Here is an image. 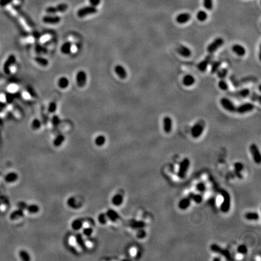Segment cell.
Returning a JSON list of instances; mask_svg holds the SVG:
<instances>
[{
  "instance_id": "obj_3",
  "label": "cell",
  "mask_w": 261,
  "mask_h": 261,
  "mask_svg": "<svg viewBox=\"0 0 261 261\" xmlns=\"http://www.w3.org/2000/svg\"><path fill=\"white\" fill-rule=\"evenodd\" d=\"M190 166V160L188 158H184L179 164V169L178 172V176L183 179L186 175L187 172Z\"/></svg>"
},
{
  "instance_id": "obj_7",
  "label": "cell",
  "mask_w": 261,
  "mask_h": 261,
  "mask_svg": "<svg viewBox=\"0 0 261 261\" xmlns=\"http://www.w3.org/2000/svg\"><path fill=\"white\" fill-rule=\"evenodd\" d=\"M220 103H221V105L223 107V108H224L225 110H227V111L230 112V113H235L236 112V107L234 105V103L232 102L230 99L227 98H222L221 100H220Z\"/></svg>"
},
{
  "instance_id": "obj_19",
  "label": "cell",
  "mask_w": 261,
  "mask_h": 261,
  "mask_svg": "<svg viewBox=\"0 0 261 261\" xmlns=\"http://www.w3.org/2000/svg\"><path fill=\"white\" fill-rule=\"evenodd\" d=\"M191 18V16L188 13H183L178 15L176 21L179 24H184L188 22Z\"/></svg>"
},
{
  "instance_id": "obj_6",
  "label": "cell",
  "mask_w": 261,
  "mask_h": 261,
  "mask_svg": "<svg viewBox=\"0 0 261 261\" xmlns=\"http://www.w3.org/2000/svg\"><path fill=\"white\" fill-rule=\"evenodd\" d=\"M224 44V40L221 38H217L207 46V51L210 54L213 53Z\"/></svg>"
},
{
  "instance_id": "obj_49",
  "label": "cell",
  "mask_w": 261,
  "mask_h": 261,
  "mask_svg": "<svg viewBox=\"0 0 261 261\" xmlns=\"http://www.w3.org/2000/svg\"><path fill=\"white\" fill-rule=\"evenodd\" d=\"M27 92H28V93L29 94V95H30L32 97H37V94L35 92V91H34V89L33 88H32L31 86H28L27 87Z\"/></svg>"
},
{
  "instance_id": "obj_8",
  "label": "cell",
  "mask_w": 261,
  "mask_h": 261,
  "mask_svg": "<svg viewBox=\"0 0 261 261\" xmlns=\"http://www.w3.org/2000/svg\"><path fill=\"white\" fill-rule=\"evenodd\" d=\"M68 8V5L67 4L62 3L59 5H57L56 7H49L46 9V12L52 14V13H56L57 12H64L67 11Z\"/></svg>"
},
{
  "instance_id": "obj_55",
  "label": "cell",
  "mask_w": 261,
  "mask_h": 261,
  "mask_svg": "<svg viewBox=\"0 0 261 261\" xmlns=\"http://www.w3.org/2000/svg\"><path fill=\"white\" fill-rule=\"evenodd\" d=\"M145 236H146V233H145L144 231H139L137 235V236H138V237H139V238H142V237H144Z\"/></svg>"
},
{
  "instance_id": "obj_1",
  "label": "cell",
  "mask_w": 261,
  "mask_h": 261,
  "mask_svg": "<svg viewBox=\"0 0 261 261\" xmlns=\"http://www.w3.org/2000/svg\"><path fill=\"white\" fill-rule=\"evenodd\" d=\"M204 127L205 123L204 120L198 121V122L194 125L192 129H191V134H192V136L195 138L200 137L202 134V132H204Z\"/></svg>"
},
{
  "instance_id": "obj_10",
  "label": "cell",
  "mask_w": 261,
  "mask_h": 261,
  "mask_svg": "<svg viewBox=\"0 0 261 261\" xmlns=\"http://www.w3.org/2000/svg\"><path fill=\"white\" fill-rule=\"evenodd\" d=\"M254 105L251 103H245L239 107H237L236 109V113L239 114H245L247 113L251 112L254 109Z\"/></svg>"
},
{
  "instance_id": "obj_23",
  "label": "cell",
  "mask_w": 261,
  "mask_h": 261,
  "mask_svg": "<svg viewBox=\"0 0 261 261\" xmlns=\"http://www.w3.org/2000/svg\"><path fill=\"white\" fill-rule=\"evenodd\" d=\"M23 216H24V212H23V210L19 208V209L15 210L11 212V214H10L9 218L11 220L14 221V220L22 218Z\"/></svg>"
},
{
  "instance_id": "obj_38",
  "label": "cell",
  "mask_w": 261,
  "mask_h": 261,
  "mask_svg": "<svg viewBox=\"0 0 261 261\" xmlns=\"http://www.w3.org/2000/svg\"><path fill=\"white\" fill-rule=\"evenodd\" d=\"M236 94L238 95L240 97L245 98L250 94V90L248 89H243L236 92Z\"/></svg>"
},
{
  "instance_id": "obj_22",
  "label": "cell",
  "mask_w": 261,
  "mask_h": 261,
  "mask_svg": "<svg viewBox=\"0 0 261 261\" xmlns=\"http://www.w3.org/2000/svg\"><path fill=\"white\" fill-rule=\"evenodd\" d=\"M111 202L113 203V204L115 206H120L123 202V196L122 195H121L120 194H115L111 200Z\"/></svg>"
},
{
  "instance_id": "obj_37",
  "label": "cell",
  "mask_w": 261,
  "mask_h": 261,
  "mask_svg": "<svg viewBox=\"0 0 261 261\" xmlns=\"http://www.w3.org/2000/svg\"><path fill=\"white\" fill-rule=\"evenodd\" d=\"M41 127V121L38 119H34L32 122V127L34 130H38Z\"/></svg>"
},
{
  "instance_id": "obj_44",
  "label": "cell",
  "mask_w": 261,
  "mask_h": 261,
  "mask_svg": "<svg viewBox=\"0 0 261 261\" xmlns=\"http://www.w3.org/2000/svg\"><path fill=\"white\" fill-rule=\"evenodd\" d=\"M93 233V230L90 227H85L83 229V234L87 237L91 236Z\"/></svg>"
},
{
  "instance_id": "obj_50",
  "label": "cell",
  "mask_w": 261,
  "mask_h": 261,
  "mask_svg": "<svg viewBox=\"0 0 261 261\" xmlns=\"http://www.w3.org/2000/svg\"><path fill=\"white\" fill-rule=\"evenodd\" d=\"M35 50L37 53H45L46 52V50L42 47V45H40L39 44H36V47H35Z\"/></svg>"
},
{
  "instance_id": "obj_20",
  "label": "cell",
  "mask_w": 261,
  "mask_h": 261,
  "mask_svg": "<svg viewBox=\"0 0 261 261\" xmlns=\"http://www.w3.org/2000/svg\"><path fill=\"white\" fill-rule=\"evenodd\" d=\"M232 50L235 53L239 56H244L246 53V50L245 48L239 44L234 45L233 47H232Z\"/></svg>"
},
{
  "instance_id": "obj_21",
  "label": "cell",
  "mask_w": 261,
  "mask_h": 261,
  "mask_svg": "<svg viewBox=\"0 0 261 261\" xmlns=\"http://www.w3.org/2000/svg\"><path fill=\"white\" fill-rule=\"evenodd\" d=\"M107 216L108 219V220H110L113 222H115L120 218L119 214L117 213V212H115L114 210L113 209H110L109 210L107 213Z\"/></svg>"
},
{
  "instance_id": "obj_5",
  "label": "cell",
  "mask_w": 261,
  "mask_h": 261,
  "mask_svg": "<svg viewBox=\"0 0 261 261\" xmlns=\"http://www.w3.org/2000/svg\"><path fill=\"white\" fill-rule=\"evenodd\" d=\"M210 250L214 253H216L221 255H223V256H224L226 259L228 260L232 259L231 257V254L227 250L221 248L219 245L215 244V243H213V244L211 245Z\"/></svg>"
},
{
  "instance_id": "obj_9",
  "label": "cell",
  "mask_w": 261,
  "mask_h": 261,
  "mask_svg": "<svg viewBox=\"0 0 261 261\" xmlns=\"http://www.w3.org/2000/svg\"><path fill=\"white\" fill-rule=\"evenodd\" d=\"M250 151L253 156L254 161L257 164H259L261 161V156L259 149L256 144H252L250 145Z\"/></svg>"
},
{
  "instance_id": "obj_53",
  "label": "cell",
  "mask_w": 261,
  "mask_h": 261,
  "mask_svg": "<svg viewBox=\"0 0 261 261\" xmlns=\"http://www.w3.org/2000/svg\"><path fill=\"white\" fill-rule=\"evenodd\" d=\"M235 170H236L237 172H239L241 171L242 170L243 166H242V164H241V163H237L235 164Z\"/></svg>"
},
{
  "instance_id": "obj_42",
  "label": "cell",
  "mask_w": 261,
  "mask_h": 261,
  "mask_svg": "<svg viewBox=\"0 0 261 261\" xmlns=\"http://www.w3.org/2000/svg\"><path fill=\"white\" fill-rule=\"evenodd\" d=\"M189 198H190V200L192 199L195 202L197 203H200L202 201V196L199 194H191Z\"/></svg>"
},
{
  "instance_id": "obj_56",
  "label": "cell",
  "mask_w": 261,
  "mask_h": 261,
  "mask_svg": "<svg viewBox=\"0 0 261 261\" xmlns=\"http://www.w3.org/2000/svg\"><path fill=\"white\" fill-rule=\"evenodd\" d=\"M7 101V96L4 94L0 95V102H5Z\"/></svg>"
},
{
  "instance_id": "obj_4",
  "label": "cell",
  "mask_w": 261,
  "mask_h": 261,
  "mask_svg": "<svg viewBox=\"0 0 261 261\" xmlns=\"http://www.w3.org/2000/svg\"><path fill=\"white\" fill-rule=\"evenodd\" d=\"M97 12V9L94 6H86L80 9L77 12V15L79 18H84L90 15L94 14Z\"/></svg>"
},
{
  "instance_id": "obj_46",
  "label": "cell",
  "mask_w": 261,
  "mask_h": 261,
  "mask_svg": "<svg viewBox=\"0 0 261 261\" xmlns=\"http://www.w3.org/2000/svg\"><path fill=\"white\" fill-rule=\"evenodd\" d=\"M56 108H57L56 103L54 102H51L48 107V111L50 113H54L56 111Z\"/></svg>"
},
{
  "instance_id": "obj_34",
  "label": "cell",
  "mask_w": 261,
  "mask_h": 261,
  "mask_svg": "<svg viewBox=\"0 0 261 261\" xmlns=\"http://www.w3.org/2000/svg\"><path fill=\"white\" fill-rule=\"evenodd\" d=\"M196 18L200 21H205L207 18V14L204 10L199 11L196 14Z\"/></svg>"
},
{
  "instance_id": "obj_11",
  "label": "cell",
  "mask_w": 261,
  "mask_h": 261,
  "mask_svg": "<svg viewBox=\"0 0 261 261\" xmlns=\"http://www.w3.org/2000/svg\"><path fill=\"white\" fill-rule=\"evenodd\" d=\"M86 79L87 76L86 73L84 71L80 70L77 73L76 76V84L80 88H83V87L86 85Z\"/></svg>"
},
{
  "instance_id": "obj_39",
  "label": "cell",
  "mask_w": 261,
  "mask_h": 261,
  "mask_svg": "<svg viewBox=\"0 0 261 261\" xmlns=\"http://www.w3.org/2000/svg\"><path fill=\"white\" fill-rule=\"evenodd\" d=\"M145 223L143 221H134L131 223V227L133 229H141L145 226Z\"/></svg>"
},
{
  "instance_id": "obj_2",
  "label": "cell",
  "mask_w": 261,
  "mask_h": 261,
  "mask_svg": "<svg viewBox=\"0 0 261 261\" xmlns=\"http://www.w3.org/2000/svg\"><path fill=\"white\" fill-rule=\"evenodd\" d=\"M221 194L223 198V201L221 205V210L224 213H227L229 211L230 208V203H231L230 196L229 192L224 190L221 191Z\"/></svg>"
},
{
  "instance_id": "obj_14",
  "label": "cell",
  "mask_w": 261,
  "mask_h": 261,
  "mask_svg": "<svg viewBox=\"0 0 261 261\" xmlns=\"http://www.w3.org/2000/svg\"><path fill=\"white\" fill-rule=\"evenodd\" d=\"M114 71L115 74L121 79H125L127 78V74L125 68L121 65H117L114 67Z\"/></svg>"
},
{
  "instance_id": "obj_25",
  "label": "cell",
  "mask_w": 261,
  "mask_h": 261,
  "mask_svg": "<svg viewBox=\"0 0 261 261\" xmlns=\"http://www.w3.org/2000/svg\"><path fill=\"white\" fill-rule=\"evenodd\" d=\"M190 202L191 201L190 198H183L179 202L178 207L181 210H185L190 206Z\"/></svg>"
},
{
  "instance_id": "obj_41",
  "label": "cell",
  "mask_w": 261,
  "mask_h": 261,
  "mask_svg": "<svg viewBox=\"0 0 261 261\" xmlns=\"http://www.w3.org/2000/svg\"><path fill=\"white\" fill-rule=\"evenodd\" d=\"M204 7L208 10H211L213 9V0H203Z\"/></svg>"
},
{
  "instance_id": "obj_40",
  "label": "cell",
  "mask_w": 261,
  "mask_h": 261,
  "mask_svg": "<svg viewBox=\"0 0 261 261\" xmlns=\"http://www.w3.org/2000/svg\"><path fill=\"white\" fill-rule=\"evenodd\" d=\"M221 63L219 61L213 62L212 65V68H211L212 73H216L217 71L219 69L220 66H221Z\"/></svg>"
},
{
  "instance_id": "obj_26",
  "label": "cell",
  "mask_w": 261,
  "mask_h": 261,
  "mask_svg": "<svg viewBox=\"0 0 261 261\" xmlns=\"http://www.w3.org/2000/svg\"><path fill=\"white\" fill-rule=\"evenodd\" d=\"M84 227V224L83 222L81 219H74V221L71 223V227L72 229H73L75 231L79 230L80 229H82Z\"/></svg>"
},
{
  "instance_id": "obj_32",
  "label": "cell",
  "mask_w": 261,
  "mask_h": 261,
  "mask_svg": "<svg viewBox=\"0 0 261 261\" xmlns=\"http://www.w3.org/2000/svg\"><path fill=\"white\" fill-rule=\"evenodd\" d=\"M34 61H35V62L38 63L39 65L42 67H46L49 64L48 60L46 59L45 58L40 56H36L34 57Z\"/></svg>"
},
{
  "instance_id": "obj_17",
  "label": "cell",
  "mask_w": 261,
  "mask_h": 261,
  "mask_svg": "<svg viewBox=\"0 0 261 261\" xmlns=\"http://www.w3.org/2000/svg\"><path fill=\"white\" fill-rule=\"evenodd\" d=\"M163 129L166 133H170L172 129V120L169 117H165L163 120Z\"/></svg>"
},
{
  "instance_id": "obj_43",
  "label": "cell",
  "mask_w": 261,
  "mask_h": 261,
  "mask_svg": "<svg viewBox=\"0 0 261 261\" xmlns=\"http://www.w3.org/2000/svg\"><path fill=\"white\" fill-rule=\"evenodd\" d=\"M61 119L57 115H53L51 119V123L54 126H58L61 123Z\"/></svg>"
},
{
  "instance_id": "obj_15",
  "label": "cell",
  "mask_w": 261,
  "mask_h": 261,
  "mask_svg": "<svg viewBox=\"0 0 261 261\" xmlns=\"http://www.w3.org/2000/svg\"><path fill=\"white\" fill-rule=\"evenodd\" d=\"M16 62V57L14 55H10L7 60L5 61L4 65V70L5 73L9 74L10 72V67L15 64Z\"/></svg>"
},
{
  "instance_id": "obj_31",
  "label": "cell",
  "mask_w": 261,
  "mask_h": 261,
  "mask_svg": "<svg viewBox=\"0 0 261 261\" xmlns=\"http://www.w3.org/2000/svg\"><path fill=\"white\" fill-rule=\"evenodd\" d=\"M245 218L249 221H256L259 219V215L256 212H248L245 214Z\"/></svg>"
},
{
  "instance_id": "obj_51",
  "label": "cell",
  "mask_w": 261,
  "mask_h": 261,
  "mask_svg": "<svg viewBox=\"0 0 261 261\" xmlns=\"http://www.w3.org/2000/svg\"><path fill=\"white\" fill-rule=\"evenodd\" d=\"M196 189L197 190L200 191V192H204L206 190V185L204 183H199L196 185Z\"/></svg>"
},
{
  "instance_id": "obj_35",
  "label": "cell",
  "mask_w": 261,
  "mask_h": 261,
  "mask_svg": "<svg viewBox=\"0 0 261 261\" xmlns=\"http://www.w3.org/2000/svg\"><path fill=\"white\" fill-rule=\"evenodd\" d=\"M19 257L22 260L27 261V260H30V255H29V254L26 250H22L20 251V252H19Z\"/></svg>"
},
{
  "instance_id": "obj_13",
  "label": "cell",
  "mask_w": 261,
  "mask_h": 261,
  "mask_svg": "<svg viewBox=\"0 0 261 261\" xmlns=\"http://www.w3.org/2000/svg\"><path fill=\"white\" fill-rule=\"evenodd\" d=\"M61 18L58 16H45L42 18V21L45 24H56L60 22Z\"/></svg>"
},
{
  "instance_id": "obj_27",
  "label": "cell",
  "mask_w": 261,
  "mask_h": 261,
  "mask_svg": "<svg viewBox=\"0 0 261 261\" xmlns=\"http://www.w3.org/2000/svg\"><path fill=\"white\" fill-rule=\"evenodd\" d=\"M72 49V45L70 42H66L63 44L61 47V51L63 54L68 55L70 53Z\"/></svg>"
},
{
  "instance_id": "obj_33",
  "label": "cell",
  "mask_w": 261,
  "mask_h": 261,
  "mask_svg": "<svg viewBox=\"0 0 261 261\" xmlns=\"http://www.w3.org/2000/svg\"><path fill=\"white\" fill-rule=\"evenodd\" d=\"M26 209L27 210V212L29 213L34 214V213H37L39 212V208L36 204H30V205L27 206Z\"/></svg>"
},
{
  "instance_id": "obj_36",
  "label": "cell",
  "mask_w": 261,
  "mask_h": 261,
  "mask_svg": "<svg viewBox=\"0 0 261 261\" xmlns=\"http://www.w3.org/2000/svg\"><path fill=\"white\" fill-rule=\"evenodd\" d=\"M98 221L102 225H105L107 224L108 219L106 213H100L98 216Z\"/></svg>"
},
{
  "instance_id": "obj_54",
  "label": "cell",
  "mask_w": 261,
  "mask_h": 261,
  "mask_svg": "<svg viewBox=\"0 0 261 261\" xmlns=\"http://www.w3.org/2000/svg\"><path fill=\"white\" fill-rule=\"evenodd\" d=\"M27 206V205H26V204H25V202H24H24H20L19 204H18V207H19V208H20V209H22V210H23V209H26V208Z\"/></svg>"
},
{
  "instance_id": "obj_48",
  "label": "cell",
  "mask_w": 261,
  "mask_h": 261,
  "mask_svg": "<svg viewBox=\"0 0 261 261\" xmlns=\"http://www.w3.org/2000/svg\"><path fill=\"white\" fill-rule=\"evenodd\" d=\"M218 72V76L220 78H224L225 76H226V75H227V69H221V70H219V71H217Z\"/></svg>"
},
{
  "instance_id": "obj_12",
  "label": "cell",
  "mask_w": 261,
  "mask_h": 261,
  "mask_svg": "<svg viewBox=\"0 0 261 261\" xmlns=\"http://www.w3.org/2000/svg\"><path fill=\"white\" fill-rule=\"evenodd\" d=\"M176 50L179 55L184 57H189L192 55V51L185 45H179L178 47H177Z\"/></svg>"
},
{
  "instance_id": "obj_16",
  "label": "cell",
  "mask_w": 261,
  "mask_h": 261,
  "mask_svg": "<svg viewBox=\"0 0 261 261\" xmlns=\"http://www.w3.org/2000/svg\"><path fill=\"white\" fill-rule=\"evenodd\" d=\"M212 56L209 55V56H207L204 60L202 61L201 62H200L198 63V68L200 69L201 71H202V72L205 71L207 69V66L209 65V63L212 62Z\"/></svg>"
},
{
  "instance_id": "obj_30",
  "label": "cell",
  "mask_w": 261,
  "mask_h": 261,
  "mask_svg": "<svg viewBox=\"0 0 261 261\" xmlns=\"http://www.w3.org/2000/svg\"><path fill=\"white\" fill-rule=\"evenodd\" d=\"M65 141V136L62 134L58 135L53 141V144L56 147H59Z\"/></svg>"
},
{
  "instance_id": "obj_18",
  "label": "cell",
  "mask_w": 261,
  "mask_h": 261,
  "mask_svg": "<svg viewBox=\"0 0 261 261\" xmlns=\"http://www.w3.org/2000/svg\"><path fill=\"white\" fill-rule=\"evenodd\" d=\"M18 179V173L15 172H10L7 173L4 177L5 181L7 183H13L16 182Z\"/></svg>"
},
{
  "instance_id": "obj_47",
  "label": "cell",
  "mask_w": 261,
  "mask_h": 261,
  "mask_svg": "<svg viewBox=\"0 0 261 261\" xmlns=\"http://www.w3.org/2000/svg\"><path fill=\"white\" fill-rule=\"evenodd\" d=\"M237 252H238L241 254H246L248 252V249L247 247L244 245H241L237 248Z\"/></svg>"
},
{
  "instance_id": "obj_24",
  "label": "cell",
  "mask_w": 261,
  "mask_h": 261,
  "mask_svg": "<svg viewBox=\"0 0 261 261\" xmlns=\"http://www.w3.org/2000/svg\"><path fill=\"white\" fill-rule=\"evenodd\" d=\"M195 78L190 74L185 75L183 79V84L186 86H190L193 85L195 84Z\"/></svg>"
},
{
  "instance_id": "obj_29",
  "label": "cell",
  "mask_w": 261,
  "mask_h": 261,
  "mask_svg": "<svg viewBox=\"0 0 261 261\" xmlns=\"http://www.w3.org/2000/svg\"><path fill=\"white\" fill-rule=\"evenodd\" d=\"M95 144L97 146H102L106 143V138L103 135H99L96 137L94 140Z\"/></svg>"
},
{
  "instance_id": "obj_45",
  "label": "cell",
  "mask_w": 261,
  "mask_h": 261,
  "mask_svg": "<svg viewBox=\"0 0 261 261\" xmlns=\"http://www.w3.org/2000/svg\"><path fill=\"white\" fill-rule=\"evenodd\" d=\"M218 86L220 89L224 90V91L227 90L229 88V86H228V84H227V82H226L224 80H223V79L220 80L219 82Z\"/></svg>"
},
{
  "instance_id": "obj_28",
  "label": "cell",
  "mask_w": 261,
  "mask_h": 261,
  "mask_svg": "<svg viewBox=\"0 0 261 261\" xmlns=\"http://www.w3.org/2000/svg\"><path fill=\"white\" fill-rule=\"evenodd\" d=\"M69 80L65 77H62L58 80V86L61 89H65L69 85Z\"/></svg>"
},
{
  "instance_id": "obj_52",
  "label": "cell",
  "mask_w": 261,
  "mask_h": 261,
  "mask_svg": "<svg viewBox=\"0 0 261 261\" xmlns=\"http://www.w3.org/2000/svg\"><path fill=\"white\" fill-rule=\"evenodd\" d=\"M89 1L92 6L96 7V6H97V5H99L101 0H89Z\"/></svg>"
}]
</instances>
